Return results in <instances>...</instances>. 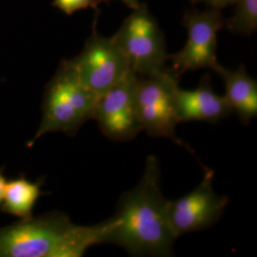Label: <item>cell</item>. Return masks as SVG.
I'll return each instance as SVG.
<instances>
[{"mask_svg":"<svg viewBox=\"0 0 257 257\" xmlns=\"http://www.w3.org/2000/svg\"><path fill=\"white\" fill-rule=\"evenodd\" d=\"M128 7L132 8V9H136L139 6V1L138 0H122Z\"/></svg>","mask_w":257,"mask_h":257,"instance_id":"obj_17","label":"cell"},{"mask_svg":"<svg viewBox=\"0 0 257 257\" xmlns=\"http://www.w3.org/2000/svg\"><path fill=\"white\" fill-rule=\"evenodd\" d=\"M6 179L4 177V175H2V173L0 172V206L3 200V195H4V190H5V185H6Z\"/></svg>","mask_w":257,"mask_h":257,"instance_id":"obj_16","label":"cell"},{"mask_svg":"<svg viewBox=\"0 0 257 257\" xmlns=\"http://www.w3.org/2000/svg\"><path fill=\"white\" fill-rule=\"evenodd\" d=\"M180 75L171 68L148 75H138L137 84V110L142 130L152 138L173 140L193 154L176 136L179 124L176 117L175 95Z\"/></svg>","mask_w":257,"mask_h":257,"instance_id":"obj_4","label":"cell"},{"mask_svg":"<svg viewBox=\"0 0 257 257\" xmlns=\"http://www.w3.org/2000/svg\"><path fill=\"white\" fill-rule=\"evenodd\" d=\"M175 109L179 123L187 121L217 123L232 113L225 95L213 92L209 74L203 76L194 90H182L178 87Z\"/></svg>","mask_w":257,"mask_h":257,"instance_id":"obj_10","label":"cell"},{"mask_svg":"<svg viewBox=\"0 0 257 257\" xmlns=\"http://www.w3.org/2000/svg\"><path fill=\"white\" fill-rule=\"evenodd\" d=\"M238 0H192L193 3H205L210 8L222 10L229 5L235 4Z\"/></svg>","mask_w":257,"mask_h":257,"instance_id":"obj_15","label":"cell"},{"mask_svg":"<svg viewBox=\"0 0 257 257\" xmlns=\"http://www.w3.org/2000/svg\"><path fill=\"white\" fill-rule=\"evenodd\" d=\"M41 194L40 185L24 177L6 182L2 200V211L20 219H28L33 215V210Z\"/></svg>","mask_w":257,"mask_h":257,"instance_id":"obj_12","label":"cell"},{"mask_svg":"<svg viewBox=\"0 0 257 257\" xmlns=\"http://www.w3.org/2000/svg\"><path fill=\"white\" fill-rule=\"evenodd\" d=\"M225 27L237 35L253 34L257 30V0H238L233 16L225 20Z\"/></svg>","mask_w":257,"mask_h":257,"instance_id":"obj_13","label":"cell"},{"mask_svg":"<svg viewBox=\"0 0 257 257\" xmlns=\"http://www.w3.org/2000/svg\"><path fill=\"white\" fill-rule=\"evenodd\" d=\"M98 98L79 80L72 61L62 63L48 86L41 124L32 143L48 133L74 134L93 117Z\"/></svg>","mask_w":257,"mask_h":257,"instance_id":"obj_3","label":"cell"},{"mask_svg":"<svg viewBox=\"0 0 257 257\" xmlns=\"http://www.w3.org/2000/svg\"><path fill=\"white\" fill-rule=\"evenodd\" d=\"M215 72L225 83V97L244 125L257 116V82L250 77L245 68L229 70L219 65Z\"/></svg>","mask_w":257,"mask_h":257,"instance_id":"obj_11","label":"cell"},{"mask_svg":"<svg viewBox=\"0 0 257 257\" xmlns=\"http://www.w3.org/2000/svg\"><path fill=\"white\" fill-rule=\"evenodd\" d=\"M106 229V221L80 226L59 212L21 219L0 229V257L82 256L105 243Z\"/></svg>","mask_w":257,"mask_h":257,"instance_id":"obj_2","label":"cell"},{"mask_svg":"<svg viewBox=\"0 0 257 257\" xmlns=\"http://www.w3.org/2000/svg\"><path fill=\"white\" fill-rule=\"evenodd\" d=\"M220 10L193 11L184 16L183 24L188 30V40L183 49L169 55L172 69L180 76L187 71L209 68L215 71L219 62L216 56L217 35L225 27Z\"/></svg>","mask_w":257,"mask_h":257,"instance_id":"obj_6","label":"cell"},{"mask_svg":"<svg viewBox=\"0 0 257 257\" xmlns=\"http://www.w3.org/2000/svg\"><path fill=\"white\" fill-rule=\"evenodd\" d=\"M213 175L211 170L206 169L201 183L191 193L169 200V220L176 239L185 233L210 228L223 215L230 199L213 191Z\"/></svg>","mask_w":257,"mask_h":257,"instance_id":"obj_9","label":"cell"},{"mask_svg":"<svg viewBox=\"0 0 257 257\" xmlns=\"http://www.w3.org/2000/svg\"><path fill=\"white\" fill-rule=\"evenodd\" d=\"M100 0H55L54 4L66 14L71 15L75 11L85 9L90 6H96Z\"/></svg>","mask_w":257,"mask_h":257,"instance_id":"obj_14","label":"cell"},{"mask_svg":"<svg viewBox=\"0 0 257 257\" xmlns=\"http://www.w3.org/2000/svg\"><path fill=\"white\" fill-rule=\"evenodd\" d=\"M138 77V74L131 70L97 100L92 119L110 140L130 141L143 131L137 110Z\"/></svg>","mask_w":257,"mask_h":257,"instance_id":"obj_8","label":"cell"},{"mask_svg":"<svg viewBox=\"0 0 257 257\" xmlns=\"http://www.w3.org/2000/svg\"><path fill=\"white\" fill-rule=\"evenodd\" d=\"M168 203L161 191L156 156H149L138 186L122 193L115 213L106 220L105 243L124 248L133 256H171L175 237Z\"/></svg>","mask_w":257,"mask_h":257,"instance_id":"obj_1","label":"cell"},{"mask_svg":"<svg viewBox=\"0 0 257 257\" xmlns=\"http://www.w3.org/2000/svg\"><path fill=\"white\" fill-rule=\"evenodd\" d=\"M72 63L83 85L98 96L108 92L132 70L112 37H100L96 33Z\"/></svg>","mask_w":257,"mask_h":257,"instance_id":"obj_7","label":"cell"},{"mask_svg":"<svg viewBox=\"0 0 257 257\" xmlns=\"http://www.w3.org/2000/svg\"><path fill=\"white\" fill-rule=\"evenodd\" d=\"M111 37L138 75L156 74L165 69L169 56L165 38L146 5L139 4L134 9Z\"/></svg>","mask_w":257,"mask_h":257,"instance_id":"obj_5","label":"cell"}]
</instances>
